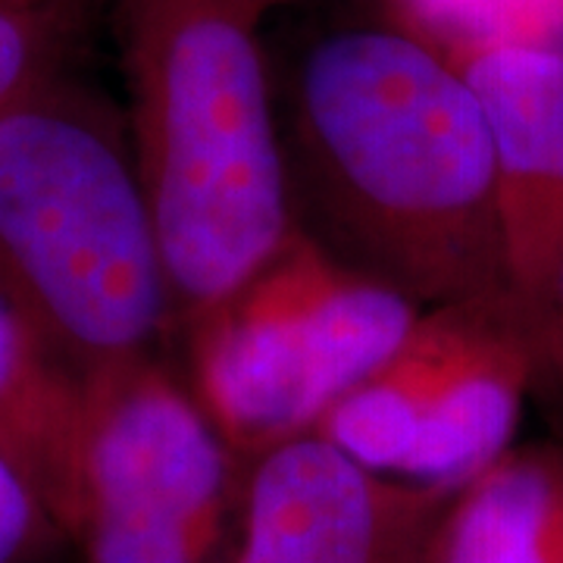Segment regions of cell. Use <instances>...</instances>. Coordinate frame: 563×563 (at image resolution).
Returning <instances> with one entry per match:
<instances>
[{
  "mask_svg": "<svg viewBox=\"0 0 563 563\" xmlns=\"http://www.w3.org/2000/svg\"><path fill=\"white\" fill-rule=\"evenodd\" d=\"M269 76L295 229L420 310L470 291L498 185L457 63L385 10L320 29Z\"/></svg>",
  "mask_w": 563,
  "mask_h": 563,
  "instance_id": "obj_1",
  "label": "cell"
},
{
  "mask_svg": "<svg viewBox=\"0 0 563 563\" xmlns=\"http://www.w3.org/2000/svg\"><path fill=\"white\" fill-rule=\"evenodd\" d=\"M261 16L242 0H120L125 120L176 335L291 235Z\"/></svg>",
  "mask_w": 563,
  "mask_h": 563,
  "instance_id": "obj_2",
  "label": "cell"
},
{
  "mask_svg": "<svg viewBox=\"0 0 563 563\" xmlns=\"http://www.w3.org/2000/svg\"><path fill=\"white\" fill-rule=\"evenodd\" d=\"M0 288L79 383L176 342L125 110L66 69L0 113Z\"/></svg>",
  "mask_w": 563,
  "mask_h": 563,
  "instance_id": "obj_3",
  "label": "cell"
},
{
  "mask_svg": "<svg viewBox=\"0 0 563 563\" xmlns=\"http://www.w3.org/2000/svg\"><path fill=\"white\" fill-rule=\"evenodd\" d=\"M420 313L291 229L269 261L176 335L181 379L247 466L317 432Z\"/></svg>",
  "mask_w": 563,
  "mask_h": 563,
  "instance_id": "obj_4",
  "label": "cell"
},
{
  "mask_svg": "<svg viewBox=\"0 0 563 563\" xmlns=\"http://www.w3.org/2000/svg\"><path fill=\"white\" fill-rule=\"evenodd\" d=\"M242 483L179 369L141 357L81 379L41 495L81 563H225Z\"/></svg>",
  "mask_w": 563,
  "mask_h": 563,
  "instance_id": "obj_5",
  "label": "cell"
},
{
  "mask_svg": "<svg viewBox=\"0 0 563 563\" xmlns=\"http://www.w3.org/2000/svg\"><path fill=\"white\" fill-rule=\"evenodd\" d=\"M454 313L404 342L322 417L317 435L391 479L457 492L504 454L520 413L507 363Z\"/></svg>",
  "mask_w": 563,
  "mask_h": 563,
  "instance_id": "obj_6",
  "label": "cell"
},
{
  "mask_svg": "<svg viewBox=\"0 0 563 563\" xmlns=\"http://www.w3.org/2000/svg\"><path fill=\"white\" fill-rule=\"evenodd\" d=\"M448 495L310 432L244 466L225 563H426Z\"/></svg>",
  "mask_w": 563,
  "mask_h": 563,
  "instance_id": "obj_7",
  "label": "cell"
},
{
  "mask_svg": "<svg viewBox=\"0 0 563 563\" xmlns=\"http://www.w3.org/2000/svg\"><path fill=\"white\" fill-rule=\"evenodd\" d=\"M483 110L498 198L517 220V257L563 263V51L485 47L454 54Z\"/></svg>",
  "mask_w": 563,
  "mask_h": 563,
  "instance_id": "obj_8",
  "label": "cell"
},
{
  "mask_svg": "<svg viewBox=\"0 0 563 563\" xmlns=\"http://www.w3.org/2000/svg\"><path fill=\"white\" fill-rule=\"evenodd\" d=\"M426 563H563V476L542 461H504L457 488Z\"/></svg>",
  "mask_w": 563,
  "mask_h": 563,
  "instance_id": "obj_9",
  "label": "cell"
},
{
  "mask_svg": "<svg viewBox=\"0 0 563 563\" xmlns=\"http://www.w3.org/2000/svg\"><path fill=\"white\" fill-rule=\"evenodd\" d=\"M76 404L79 379L54 361L0 288V448L25 463L38 488L60 457Z\"/></svg>",
  "mask_w": 563,
  "mask_h": 563,
  "instance_id": "obj_10",
  "label": "cell"
},
{
  "mask_svg": "<svg viewBox=\"0 0 563 563\" xmlns=\"http://www.w3.org/2000/svg\"><path fill=\"white\" fill-rule=\"evenodd\" d=\"M388 13L448 57L485 47L563 51V0H388Z\"/></svg>",
  "mask_w": 563,
  "mask_h": 563,
  "instance_id": "obj_11",
  "label": "cell"
},
{
  "mask_svg": "<svg viewBox=\"0 0 563 563\" xmlns=\"http://www.w3.org/2000/svg\"><path fill=\"white\" fill-rule=\"evenodd\" d=\"M69 51V13L60 3L0 0V113L25 91L63 73Z\"/></svg>",
  "mask_w": 563,
  "mask_h": 563,
  "instance_id": "obj_12",
  "label": "cell"
},
{
  "mask_svg": "<svg viewBox=\"0 0 563 563\" xmlns=\"http://www.w3.org/2000/svg\"><path fill=\"white\" fill-rule=\"evenodd\" d=\"M60 542L38 483L0 448V563H41Z\"/></svg>",
  "mask_w": 563,
  "mask_h": 563,
  "instance_id": "obj_13",
  "label": "cell"
},
{
  "mask_svg": "<svg viewBox=\"0 0 563 563\" xmlns=\"http://www.w3.org/2000/svg\"><path fill=\"white\" fill-rule=\"evenodd\" d=\"M247 10H254L257 16H266L273 10H282V7H291V3H307V0H242Z\"/></svg>",
  "mask_w": 563,
  "mask_h": 563,
  "instance_id": "obj_14",
  "label": "cell"
},
{
  "mask_svg": "<svg viewBox=\"0 0 563 563\" xmlns=\"http://www.w3.org/2000/svg\"><path fill=\"white\" fill-rule=\"evenodd\" d=\"M554 288H558V298H561V307H563V263H561V269H558V276H554Z\"/></svg>",
  "mask_w": 563,
  "mask_h": 563,
  "instance_id": "obj_15",
  "label": "cell"
},
{
  "mask_svg": "<svg viewBox=\"0 0 563 563\" xmlns=\"http://www.w3.org/2000/svg\"><path fill=\"white\" fill-rule=\"evenodd\" d=\"M3 3H60V0H3Z\"/></svg>",
  "mask_w": 563,
  "mask_h": 563,
  "instance_id": "obj_16",
  "label": "cell"
}]
</instances>
